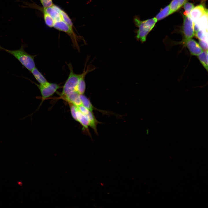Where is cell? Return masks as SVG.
Returning <instances> with one entry per match:
<instances>
[{
    "instance_id": "6da1fadb",
    "label": "cell",
    "mask_w": 208,
    "mask_h": 208,
    "mask_svg": "<svg viewBox=\"0 0 208 208\" xmlns=\"http://www.w3.org/2000/svg\"><path fill=\"white\" fill-rule=\"evenodd\" d=\"M0 49L10 53L17 59L22 65L29 71L36 67L34 58L35 55H30L24 50V46L16 50L5 49L0 46Z\"/></svg>"
},
{
    "instance_id": "7a4b0ae2",
    "label": "cell",
    "mask_w": 208,
    "mask_h": 208,
    "mask_svg": "<svg viewBox=\"0 0 208 208\" xmlns=\"http://www.w3.org/2000/svg\"><path fill=\"white\" fill-rule=\"evenodd\" d=\"M134 20L139 28L137 31V38L142 42H144L146 41L147 35L153 28L157 20L155 17H154L143 21L136 18Z\"/></svg>"
},
{
    "instance_id": "3957f363",
    "label": "cell",
    "mask_w": 208,
    "mask_h": 208,
    "mask_svg": "<svg viewBox=\"0 0 208 208\" xmlns=\"http://www.w3.org/2000/svg\"><path fill=\"white\" fill-rule=\"evenodd\" d=\"M70 70L68 77L63 87L62 92L60 96H64L75 91L76 87L81 76V74H77L74 72L72 65L67 64Z\"/></svg>"
},
{
    "instance_id": "277c9868",
    "label": "cell",
    "mask_w": 208,
    "mask_h": 208,
    "mask_svg": "<svg viewBox=\"0 0 208 208\" xmlns=\"http://www.w3.org/2000/svg\"><path fill=\"white\" fill-rule=\"evenodd\" d=\"M53 27L60 31L66 33L70 38L74 46L79 50V46L77 42L78 37L74 33L73 28L71 27L62 20L54 21Z\"/></svg>"
},
{
    "instance_id": "5b68a950",
    "label": "cell",
    "mask_w": 208,
    "mask_h": 208,
    "mask_svg": "<svg viewBox=\"0 0 208 208\" xmlns=\"http://www.w3.org/2000/svg\"><path fill=\"white\" fill-rule=\"evenodd\" d=\"M37 85L41 95L42 101L41 104L45 99L53 95L57 90L60 88V85L58 84L49 82L44 84Z\"/></svg>"
},
{
    "instance_id": "8992f818",
    "label": "cell",
    "mask_w": 208,
    "mask_h": 208,
    "mask_svg": "<svg viewBox=\"0 0 208 208\" xmlns=\"http://www.w3.org/2000/svg\"><path fill=\"white\" fill-rule=\"evenodd\" d=\"M183 39L182 41L190 39L195 35L193 26V21L189 15L183 16L182 27Z\"/></svg>"
},
{
    "instance_id": "52a82bcc",
    "label": "cell",
    "mask_w": 208,
    "mask_h": 208,
    "mask_svg": "<svg viewBox=\"0 0 208 208\" xmlns=\"http://www.w3.org/2000/svg\"><path fill=\"white\" fill-rule=\"evenodd\" d=\"M79 110L88 118L89 121L90 126L94 131L95 133L98 135L97 125L101 123L95 118L92 112L89 110L83 105L77 107Z\"/></svg>"
},
{
    "instance_id": "ba28073f",
    "label": "cell",
    "mask_w": 208,
    "mask_h": 208,
    "mask_svg": "<svg viewBox=\"0 0 208 208\" xmlns=\"http://www.w3.org/2000/svg\"><path fill=\"white\" fill-rule=\"evenodd\" d=\"M181 43L187 47L192 55L198 56L203 51L199 44L192 38L181 41Z\"/></svg>"
},
{
    "instance_id": "9c48e42d",
    "label": "cell",
    "mask_w": 208,
    "mask_h": 208,
    "mask_svg": "<svg viewBox=\"0 0 208 208\" xmlns=\"http://www.w3.org/2000/svg\"><path fill=\"white\" fill-rule=\"evenodd\" d=\"M94 69H95L94 67L92 68L90 67L89 68L88 67L86 69H84L83 73L81 74V76L75 89V91L79 94H83L85 92L86 84L85 78L86 74L88 72L93 71Z\"/></svg>"
},
{
    "instance_id": "30bf717a",
    "label": "cell",
    "mask_w": 208,
    "mask_h": 208,
    "mask_svg": "<svg viewBox=\"0 0 208 208\" xmlns=\"http://www.w3.org/2000/svg\"><path fill=\"white\" fill-rule=\"evenodd\" d=\"M79 95L75 91L67 95L60 96V97L67 102L68 103H71L77 107H79L83 105Z\"/></svg>"
},
{
    "instance_id": "8fae6325",
    "label": "cell",
    "mask_w": 208,
    "mask_h": 208,
    "mask_svg": "<svg viewBox=\"0 0 208 208\" xmlns=\"http://www.w3.org/2000/svg\"><path fill=\"white\" fill-rule=\"evenodd\" d=\"M207 12V10L203 5H200L194 7L191 12L189 16L193 21L196 23L203 15Z\"/></svg>"
},
{
    "instance_id": "7c38bea8",
    "label": "cell",
    "mask_w": 208,
    "mask_h": 208,
    "mask_svg": "<svg viewBox=\"0 0 208 208\" xmlns=\"http://www.w3.org/2000/svg\"><path fill=\"white\" fill-rule=\"evenodd\" d=\"M76 114L77 121L79 122L82 126L83 129L86 131L90 135L88 129L90 123L88 119L79 110L77 107L76 109Z\"/></svg>"
},
{
    "instance_id": "4fadbf2b",
    "label": "cell",
    "mask_w": 208,
    "mask_h": 208,
    "mask_svg": "<svg viewBox=\"0 0 208 208\" xmlns=\"http://www.w3.org/2000/svg\"><path fill=\"white\" fill-rule=\"evenodd\" d=\"M79 96L83 105L89 110L92 112L94 110H97L102 113H107V112L105 111H104L96 108L93 105L90 100L84 94H80Z\"/></svg>"
},
{
    "instance_id": "5bb4252c",
    "label": "cell",
    "mask_w": 208,
    "mask_h": 208,
    "mask_svg": "<svg viewBox=\"0 0 208 208\" xmlns=\"http://www.w3.org/2000/svg\"><path fill=\"white\" fill-rule=\"evenodd\" d=\"M52 6L59 13L62 20L71 27L73 28V25L72 20L66 13L55 5L53 4Z\"/></svg>"
},
{
    "instance_id": "9a60e30c",
    "label": "cell",
    "mask_w": 208,
    "mask_h": 208,
    "mask_svg": "<svg viewBox=\"0 0 208 208\" xmlns=\"http://www.w3.org/2000/svg\"><path fill=\"white\" fill-rule=\"evenodd\" d=\"M30 71L36 80L40 83V84H44L48 82L36 67Z\"/></svg>"
},
{
    "instance_id": "2e32d148",
    "label": "cell",
    "mask_w": 208,
    "mask_h": 208,
    "mask_svg": "<svg viewBox=\"0 0 208 208\" xmlns=\"http://www.w3.org/2000/svg\"><path fill=\"white\" fill-rule=\"evenodd\" d=\"M43 12L49 14L54 19V21L62 20L59 13L52 6L44 8Z\"/></svg>"
},
{
    "instance_id": "e0dca14e",
    "label": "cell",
    "mask_w": 208,
    "mask_h": 208,
    "mask_svg": "<svg viewBox=\"0 0 208 208\" xmlns=\"http://www.w3.org/2000/svg\"><path fill=\"white\" fill-rule=\"evenodd\" d=\"M186 0H172L169 5L170 14L175 12L181 8Z\"/></svg>"
},
{
    "instance_id": "ac0fdd59",
    "label": "cell",
    "mask_w": 208,
    "mask_h": 208,
    "mask_svg": "<svg viewBox=\"0 0 208 208\" xmlns=\"http://www.w3.org/2000/svg\"><path fill=\"white\" fill-rule=\"evenodd\" d=\"M197 56L201 64L207 71L208 68L207 50L203 51Z\"/></svg>"
},
{
    "instance_id": "d6986e66",
    "label": "cell",
    "mask_w": 208,
    "mask_h": 208,
    "mask_svg": "<svg viewBox=\"0 0 208 208\" xmlns=\"http://www.w3.org/2000/svg\"><path fill=\"white\" fill-rule=\"evenodd\" d=\"M208 12L203 15L196 22L200 28H206L208 25ZM196 23V22H195Z\"/></svg>"
},
{
    "instance_id": "ffe728a7",
    "label": "cell",
    "mask_w": 208,
    "mask_h": 208,
    "mask_svg": "<svg viewBox=\"0 0 208 208\" xmlns=\"http://www.w3.org/2000/svg\"><path fill=\"white\" fill-rule=\"evenodd\" d=\"M169 5L166 7L157 15L155 18L158 20H161L170 14Z\"/></svg>"
},
{
    "instance_id": "44dd1931",
    "label": "cell",
    "mask_w": 208,
    "mask_h": 208,
    "mask_svg": "<svg viewBox=\"0 0 208 208\" xmlns=\"http://www.w3.org/2000/svg\"><path fill=\"white\" fill-rule=\"evenodd\" d=\"M44 19L45 24L50 27H53L54 21L48 14L43 12Z\"/></svg>"
},
{
    "instance_id": "7402d4cb",
    "label": "cell",
    "mask_w": 208,
    "mask_h": 208,
    "mask_svg": "<svg viewBox=\"0 0 208 208\" xmlns=\"http://www.w3.org/2000/svg\"><path fill=\"white\" fill-rule=\"evenodd\" d=\"M183 7L185 10L184 15L187 16L189 15L191 12L194 8V6L193 3L186 2L183 4Z\"/></svg>"
},
{
    "instance_id": "603a6c76",
    "label": "cell",
    "mask_w": 208,
    "mask_h": 208,
    "mask_svg": "<svg viewBox=\"0 0 208 208\" xmlns=\"http://www.w3.org/2000/svg\"><path fill=\"white\" fill-rule=\"evenodd\" d=\"M68 104L69 105L70 111L72 117L75 120L77 121L76 114L77 107L70 103H68Z\"/></svg>"
},
{
    "instance_id": "cb8c5ba5",
    "label": "cell",
    "mask_w": 208,
    "mask_h": 208,
    "mask_svg": "<svg viewBox=\"0 0 208 208\" xmlns=\"http://www.w3.org/2000/svg\"><path fill=\"white\" fill-rule=\"evenodd\" d=\"M44 8L52 6L53 5L52 0H40Z\"/></svg>"
},
{
    "instance_id": "d4e9b609",
    "label": "cell",
    "mask_w": 208,
    "mask_h": 208,
    "mask_svg": "<svg viewBox=\"0 0 208 208\" xmlns=\"http://www.w3.org/2000/svg\"><path fill=\"white\" fill-rule=\"evenodd\" d=\"M195 35L200 40H203L205 39V37L203 32L200 29L195 34Z\"/></svg>"
},
{
    "instance_id": "484cf974",
    "label": "cell",
    "mask_w": 208,
    "mask_h": 208,
    "mask_svg": "<svg viewBox=\"0 0 208 208\" xmlns=\"http://www.w3.org/2000/svg\"><path fill=\"white\" fill-rule=\"evenodd\" d=\"M199 42V44L203 50V49L204 51L207 50V45L205 41L203 40H200Z\"/></svg>"
}]
</instances>
